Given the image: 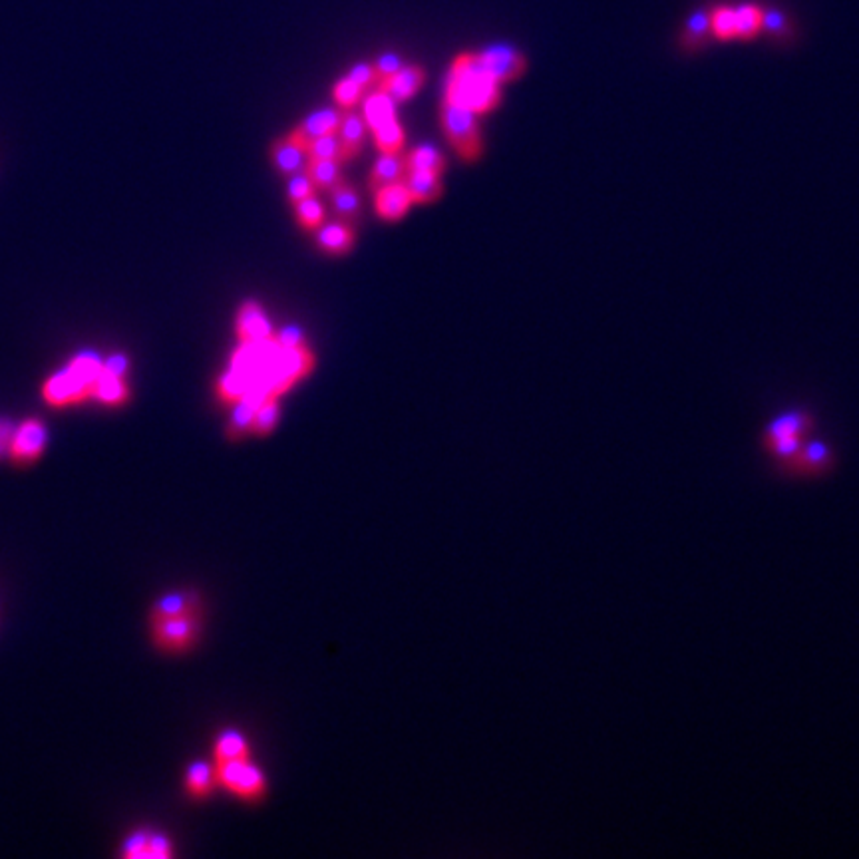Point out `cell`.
Listing matches in <instances>:
<instances>
[{
	"label": "cell",
	"mask_w": 859,
	"mask_h": 859,
	"mask_svg": "<svg viewBox=\"0 0 859 859\" xmlns=\"http://www.w3.org/2000/svg\"><path fill=\"white\" fill-rule=\"evenodd\" d=\"M707 30H710L708 13H697V15H693V18L688 20L686 32H685L688 47H693V44H698V40H702V37L707 35Z\"/></svg>",
	"instance_id": "obj_39"
},
{
	"label": "cell",
	"mask_w": 859,
	"mask_h": 859,
	"mask_svg": "<svg viewBox=\"0 0 859 859\" xmlns=\"http://www.w3.org/2000/svg\"><path fill=\"white\" fill-rule=\"evenodd\" d=\"M278 416H281V410H278L277 396H267L255 412L253 434H257V436H267V434H271L277 426Z\"/></svg>",
	"instance_id": "obj_32"
},
{
	"label": "cell",
	"mask_w": 859,
	"mask_h": 859,
	"mask_svg": "<svg viewBox=\"0 0 859 859\" xmlns=\"http://www.w3.org/2000/svg\"><path fill=\"white\" fill-rule=\"evenodd\" d=\"M404 165H406V173L408 172H420V173L442 175V172L445 170V160L436 148L418 146L406 155Z\"/></svg>",
	"instance_id": "obj_28"
},
{
	"label": "cell",
	"mask_w": 859,
	"mask_h": 859,
	"mask_svg": "<svg viewBox=\"0 0 859 859\" xmlns=\"http://www.w3.org/2000/svg\"><path fill=\"white\" fill-rule=\"evenodd\" d=\"M183 784L192 798H207L214 791L215 784H219L215 764H209L205 760L192 762L185 770Z\"/></svg>",
	"instance_id": "obj_22"
},
{
	"label": "cell",
	"mask_w": 859,
	"mask_h": 859,
	"mask_svg": "<svg viewBox=\"0 0 859 859\" xmlns=\"http://www.w3.org/2000/svg\"><path fill=\"white\" fill-rule=\"evenodd\" d=\"M394 100L386 96L384 92L376 90L371 96L364 100V121L371 130L381 128L388 121L396 120V108H394Z\"/></svg>",
	"instance_id": "obj_26"
},
{
	"label": "cell",
	"mask_w": 859,
	"mask_h": 859,
	"mask_svg": "<svg viewBox=\"0 0 859 859\" xmlns=\"http://www.w3.org/2000/svg\"><path fill=\"white\" fill-rule=\"evenodd\" d=\"M349 78H351V80H354L356 84H359L364 92L371 86L378 84V80H381V78H378V74H376V70H374V66H368V64L354 66V68L349 72Z\"/></svg>",
	"instance_id": "obj_40"
},
{
	"label": "cell",
	"mask_w": 859,
	"mask_h": 859,
	"mask_svg": "<svg viewBox=\"0 0 859 859\" xmlns=\"http://www.w3.org/2000/svg\"><path fill=\"white\" fill-rule=\"evenodd\" d=\"M406 175V165L404 158H400L398 153H382L381 160H378L371 172V187L381 189L384 185L403 182Z\"/></svg>",
	"instance_id": "obj_27"
},
{
	"label": "cell",
	"mask_w": 859,
	"mask_h": 859,
	"mask_svg": "<svg viewBox=\"0 0 859 859\" xmlns=\"http://www.w3.org/2000/svg\"><path fill=\"white\" fill-rule=\"evenodd\" d=\"M400 66H403V62H400V58H398L396 54H384V56H381V58H378V62L374 64V70H376L378 78H381V80H382V78H386V76H390V74H394V72L400 68ZM381 80H378V82H381Z\"/></svg>",
	"instance_id": "obj_41"
},
{
	"label": "cell",
	"mask_w": 859,
	"mask_h": 859,
	"mask_svg": "<svg viewBox=\"0 0 859 859\" xmlns=\"http://www.w3.org/2000/svg\"><path fill=\"white\" fill-rule=\"evenodd\" d=\"M102 368L104 359L94 351L76 352L42 382V400L52 408H70L92 400V388Z\"/></svg>",
	"instance_id": "obj_1"
},
{
	"label": "cell",
	"mask_w": 859,
	"mask_h": 859,
	"mask_svg": "<svg viewBox=\"0 0 859 859\" xmlns=\"http://www.w3.org/2000/svg\"><path fill=\"white\" fill-rule=\"evenodd\" d=\"M339 124H340L339 111L320 110V111H315V114H310L307 120L300 121L297 130L288 138H291L300 150H307V146L312 140L327 136V133H337Z\"/></svg>",
	"instance_id": "obj_13"
},
{
	"label": "cell",
	"mask_w": 859,
	"mask_h": 859,
	"mask_svg": "<svg viewBox=\"0 0 859 859\" xmlns=\"http://www.w3.org/2000/svg\"><path fill=\"white\" fill-rule=\"evenodd\" d=\"M271 366L285 382L293 386L299 378H305L312 368H315V356H312V352L305 347V344H300V347H291V349L281 347V351H278L277 359Z\"/></svg>",
	"instance_id": "obj_12"
},
{
	"label": "cell",
	"mask_w": 859,
	"mask_h": 859,
	"mask_svg": "<svg viewBox=\"0 0 859 859\" xmlns=\"http://www.w3.org/2000/svg\"><path fill=\"white\" fill-rule=\"evenodd\" d=\"M764 28V10L756 5L734 8V38H754Z\"/></svg>",
	"instance_id": "obj_29"
},
{
	"label": "cell",
	"mask_w": 859,
	"mask_h": 859,
	"mask_svg": "<svg viewBox=\"0 0 859 859\" xmlns=\"http://www.w3.org/2000/svg\"><path fill=\"white\" fill-rule=\"evenodd\" d=\"M48 445V428L40 418H26L15 426L8 456L15 464H32L42 457Z\"/></svg>",
	"instance_id": "obj_7"
},
{
	"label": "cell",
	"mask_w": 859,
	"mask_h": 859,
	"mask_svg": "<svg viewBox=\"0 0 859 859\" xmlns=\"http://www.w3.org/2000/svg\"><path fill=\"white\" fill-rule=\"evenodd\" d=\"M293 205H295V215H297V221L300 223V227L317 231L322 223H325V207L320 205V202L315 195L300 199V202Z\"/></svg>",
	"instance_id": "obj_34"
},
{
	"label": "cell",
	"mask_w": 859,
	"mask_h": 859,
	"mask_svg": "<svg viewBox=\"0 0 859 859\" xmlns=\"http://www.w3.org/2000/svg\"><path fill=\"white\" fill-rule=\"evenodd\" d=\"M16 424H13L6 418H0V456H8V445L10 440H13V432H15Z\"/></svg>",
	"instance_id": "obj_43"
},
{
	"label": "cell",
	"mask_w": 859,
	"mask_h": 859,
	"mask_svg": "<svg viewBox=\"0 0 859 859\" xmlns=\"http://www.w3.org/2000/svg\"><path fill=\"white\" fill-rule=\"evenodd\" d=\"M372 133H374L376 148L382 153H398L404 146V131L396 120L372 130Z\"/></svg>",
	"instance_id": "obj_35"
},
{
	"label": "cell",
	"mask_w": 859,
	"mask_h": 859,
	"mask_svg": "<svg viewBox=\"0 0 859 859\" xmlns=\"http://www.w3.org/2000/svg\"><path fill=\"white\" fill-rule=\"evenodd\" d=\"M332 94H334V100H337V104L340 108L351 110L352 106L359 104V100L364 94V90L354 80H351L349 76H344L342 80H339L337 86H334Z\"/></svg>",
	"instance_id": "obj_37"
},
{
	"label": "cell",
	"mask_w": 859,
	"mask_h": 859,
	"mask_svg": "<svg viewBox=\"0 0 859 859\" xmlns=\"http://www.w3.org/2000/svg\"><path fill=\"white\" fill-rule=\"evenodd\" d=\"M305 172L317 192H329L334 183L342 180L340 162L337 160H309Z\"/></svg>",
	"instance_id": "obj_30"
},
{
	"label": "cell",
	"mask_w": 859,
	"mask_h": 859,
	"mask_svg": "<svg viewBox=\"0 0 859 859\" xmlns=\"http://www.w3.org/2000/svg\"><path fill=\"white\" fill-rule=\"evenodd\" d=\"M275 339L283 349L300 347V344H303V337H300V332L297 329H283Z\"/></svg>",
	"instance_id": "obj_42"
},
{
	"label": "cell",
	"mask_w": 859,
	"mask_h": 859,
	"mask_svg": "<svg viewBox=\"0 0 859 859\" xmlns=\"http://www.w3.org/2000/svg\"><path fill=\"white\" fill-rule=\"evenodd\" d=\"M251 760V749L245 736L237 730L221 732L214 744V764Z\"/></svg>",
	"instance_id": "obj_21"
},
{
	"label": "cell",
	"mask_w": 859,
	"mask_h": 859,
	"mask_svg": "<svg viewBox=\"0 0 859 859\" xmlns=\"http://www.w3.org/2000/svg\"><path fill=\"white\" fill-rule=\"evenodd\" d=\"M237 337L241 344H255L273 339V327L269 319L255 300H247L237 315Z\"/></svg>",
	"instance_id": "obj_11"
},
{
	"label": "cell",
	"mask_w": 859,
	"mask_h": 859,
	"mask_svg": "<svg viewBox=\"0 0 859 859\" xmlns=\"http://www.w3.org/2000/svg\"><path fill=\"white\" fill-rule=\"evenodd\" d=\"M337 136L340 140L342 146V158L344 162L354 160L356 155L361 153L364 136H366V121L362 116L356 114V111L347 110L344 114H340V124L337 130Z\"/></svg>",
	"instance_id": "obj_18"
},
{
	"label": "cell",
	"mask_w": 859,
	"mask_h": 859,
	"mask_svg": "<svg viewBox=\"0 0 859 859\" xmlns=\"http://www.w3.org/2000/svg\"><path fill=\"white\" fill-rule=\"evenodd\" d=\"M404 185L412 195V202L416 204H432L442 195L444 185L440 175L436 173H420V172H408L404 175Z\"/></svg>",
	"instance_id": "obj_25"
},
{
	"label": "cell",
	"mask_w": 859,
	"mask_h": 859,
	"mask_svg": "<svg viewBox=\"0 0 859 859\" xmlns=\"http://www.w3.org/2000/svg\"><path fill=\"white\" fill-rule=\"evenodd\" d=\"M271 153H273V162L277 165V170L285 177H291V175L305 172L307 153L305 150H300L291 138L277 140L273 143Z\"/></svg>",
	"instance_id": "obj_24"
},
{
	"label": "cell",
	"mask_w": 859,
	"mask_h": 859,
	"mask_svg": "<svg viewBox=\"0 0 859 859\" xmlns=\"http://www.w3.org/2000/svg\"><path fill=\"white\" fill-rule=\"evenodd\" d=\"M202 611V601L194 591H170V593L162 595L152 607L150 619H165L175 615H185V613Z\"/></svg>",
	"instance_id": "obj_19"
},
{
	"label": "cell",
	"mask_w": 859,
	"mask_h": 859,
	"mask_svg": "<svg viewBox=\"0 0 859 859\" xmlns=\"http://www.w3.org/2000/svg\"><path fill=\"white\" fill-rule=\"evenodd\" d=\"M217 782L243 800H259L267 791L263 772L251 760L215 764Z\"/></svg>",
	"instance_id": "obj_6"
},
{
	"label": "cell",
	"mask_w": 859,
	"mask_h": 859,
	"mask_svg": "<svg viewBox=\"0 0 859 859\" xmlns=\"http://www.w3.org/2000/svg\"><path fill=\"white\" fill-rule=\"evenodd\" d=\"M833 454L828 444L810 442L800 448V452L782 464L784 472L794 477H822L832 470Z\"/></svg>",
	"instance_id": "obj_8"
},
{
	"label": "cell",
	"mask_w": 859,
	"mask_h": 859,
	"mask_svg": "<svg viewBox=\"0 0 859 859\" xmlns=\"http://www.w3.org/2000/svg\"><path fill=\"white\" fill-rule=\"evenodd\" d=\"M812 428V418L804 412H788V414L776 418L764 432V448L772 454L780 464L794 457L801 445L804 436Z\"/></svg>",
	"instance_id": "obj_4"
},
{
	"label": "cell",
	"mask_w": 859,
	"mask_h": 859,
	"mask_svg": "<svg viewBox=\"0 0 859 859\" xmlns=\"http://www.w3.org/2000/svg\"><path fill=\"white\" fill-rule=\"evenodd\" d=\"M329 197H330V205L334 209V214L339 215L340 221L344 223H354L361 215V197L356 194V189L344 180L334 183L329 189Z\"/></svg>",
	"instance_id": "obj_23"
},
{
	"label": "cell",
	"mask_w": 859,
	"mask_h": 859,
	"mask_svg": "<svg viewBox=\"0 0 859 859\" xmlns=\"http://www.w3.org/2000/svg\"><path fill=\"white\" fill-rule=\"evenodd\" d=\"M412 205V195L404 182H396L376 189L374 195V207L376 214L386 221H398L406 215V211Z\"/></svg>",
	"instance_id": "obj_15"
},
{
	"label": "cell",
	"mask_w": 859,
	"mask_h": 859,
	"mask_svg": "<svg viewBox=\"0 0 859 859\" xmlns=\"http://www.w3.org/2000/svg\"><path fill=\"white\" fill-rule=\"evenodd\" d=\"M265 398L267 394H263L261 390L251 388L239 403H236V410H233L231 420L227 424V436L231 440H241L243 436H247V434H253L255 412Z\"/></svg>",
	"instance_id": "obj_17"
},
{
	"label": "cell",
	"mask_w": 859,
	"mask_h": 859,
	"mask_svg": "<svg viewBox=\"0 0 859 859\" xmlns=\"http://www.w3.org/2000/svg\"><path fill=\"white\" fill-rule=\"evenodd\" d=\"M708 20H710V30L714 32V37H718L722 40L734 38V8L730 6L714 8L708 15Z\"/></svg>",
	"instance_id": "obj_36"
},
{
	"label": "cell",
	"mask_w": 859,
	"mask_h": 859,
	"mask_svg": "<svg viewBox=\"0 0 859 859\" xmlns=\"http://www.w3.org/2000/svg\"><path fill=\"white\" fill-rule=\"evenodd\" d=\"M202 631V611L185 615L152 619V639L163 653H183L192 649Z\"/></svg>",
	"instance_id": "obj_5"
},
{
	"label": "cell",
	"mask_w": 859,
	"mask_h": 859,
	"mask_svg": "<svg viewBox=\"0 0 859 859\" xmlns=\"http://www.w3.org/2000/svg\"><path fill=\"white\" fill-rule=\"evenodd\" d=\"M442 128L450 140L456 153L466 162H474L482 153V136H479L477 118L472 110L444 100L442 102Z\"/></svg>",
	"instance_id": "obj_3"
},
{
	"label": "cell",
	"mask_w": 859,
	"mask_h": 859,
	"mask_svg": "<svg viewBox=\"0 0 859 859\" xmlns=\"http://www.w3.org/2000/svg\"><path fill=\"white\" fill-rule=\"evenodd\" d=\"M249 388H251L249 378L231 368L229 372H225L219 378L217 394L221 400H225V403H239V400L249 393Z\"/></svg>",
	"instance_id": "obj_31"
},
{
	"label": "cell",
	"mask_w": 859,
	"mask_h": 859,
	"mask_svg": "<svg viewBox=\"0 0 859 859\" xmlns=\"http://www.w3.org/2000/svg\"><path fill=\"white\" fill-rule=\"evenodd\" d=\"M486 70L494 78L498 84L511 82L526 72V58L523 54L511 47H494L484 52H479Z\"/></svg>",
	"instance_id": "obj_9"
},
{
	"label": "cell",
	"mask_w": 859,
	"mask_h": 859,
	"mask_svg": "<svg viewBox=\"0 0 859 859\" xmlns=\"http://www.w3.org/2000/svg\"><path fill=\"white\" fill-rule=\"evenodd\" d=\"M128 398H130V388L126 384V376L111 371L104 361L102 372H100V376L96 378L94 388H92V400H96V403L102 406L116 408V406L126 404Z\"/></svg>",
	"instance_id": "obj_14"
},
{
	"label": "cell",
	"mask_w": 859,
	"mask_h": 859,
	"mask_svg": "<svg viewBox=\"0 0 859 859\" xmlns=\"http://www.w3.org/2000/svg\"><path fill=\"white\" fill-rule=\"evenodd\" d=\"M317 245L325 253L344 255L352 249L354 233L349 223H344V221L322 223V225L317 229Z\"/></svg>",
	"instance_id": "obj_20"
},
{
	"label": "cell",
	"mask_w": 859,
	"mask_h": 859,
	"mask_svg": "<svg viewBox=\"0 0 859 859\" xmlns=\"http://www.w3.org/2000/svg\"><path fill=\"white\" fill-rule=\"evenodd\" d=\"M444 100L472 110L476 116L499 104V84L489 76L479 54L466 52L452 62Z\"/></svg>",
	"instance_id": "obj_2"
},
{
	"label": "cell",
	"mask_w": 859,
	"mask_h": 859,
	"mask_svg": "<svg viewBox=\"0 0 859 859\" xmlns=\"http://www.w3.org/2000/svg\"><path fill=\"white\" fill-rule=\"evenodd\" d=\"M307 158L309 160H337L344 162L342 158V146L337 133H327V136H320L317 140H312L307 150Z\"/></svg>",
	"instance_id": "obj_33"
},
{
	"label": "cell",
	"mask_w": 859,
	"mask_h": 859,
	"mask_svg": "<svg viewBox=\"0 0 859 859\" xmlns=\"http://www.w3.org/2000/svg\"><path fill=\"white\" fill-rule=\"evenodd\" d=\"M315 185H312V182L309 180V175L305 173H297V175H291L288 177V199H291L293 204L300 202V199H307V197H312L315 195Z\"/></svg>",
	"instance_id": "obj_38"
},
{
	"label": "cell",
	"mask_w": 859,
	"mask_h": 859,
	"mask_svg": "<svg viewBox=\"0 0 859 859\" xmlns=\"http://www.w3.org/2000/svg\"><path fill=\"white\" fill-rule=\"evenodd\" d=\"M121 855L136 859V857H155V859H167L173 855V845L172 842L165 838L162 833H152V832H136L131 833L130 838L124 843V850H121Z\"/></svg>",
	"instance_id": "obj_16"
},
{
	"label": "cell",
	"mask_w": 859,
	"mask_h": 859,
	"mask_svg": "<svg viewBox=\"0 0 859 859\" xmlns=\"http://www.w3.org/2000/svg\"><path fill=\"white\" fill-rule=\"evenodd\" d=\"M424 80H426L424 68H420L416 64H408L400 66L394 74L382 78V80L378 82V90L393 98L394 102H404V100H410L420 90Z\"/></svg>",
	"instance_id": "obj_10"
}]
</instances>
